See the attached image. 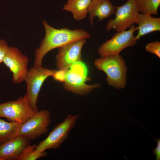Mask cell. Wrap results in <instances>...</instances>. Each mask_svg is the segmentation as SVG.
Segmentation results:
<instances>
[{
	"instance_id": "6da1fadb",
	"label": "cell",
	"mask_w": 160,
	"mask_h": 160,
	"mask_svg": "<svg viewBox=\"0 0 160 160\" xmlns=\"http://www.w3.org/2000/svg\"><path fill=\"white\" fill-rule=\"evenodd\" d=\"M42 23L45 34L39 46L35 50L33 65L35 67H41L43 58L52 49L75 41L86 39L91 36L88 32L82 29L72 30L66 28L56 29L51 26L45 21H43Z\"/></svg>"
},
{
	"instance_id": "7a4b0ae2",
	"label": "cell",
	"mask_w": 160,
	"mask_h": 160,
	"mask_svg": "<svg viewBox=\"0 0 160 160\" xmlns=\"http://www.w3.org/2000/svg\"><path fill=\"white\" fill-rule=\"evenodd\" d=\"M99 70L106 75L108 84L117 89L124 88L127 82V68L125 61L119 55L101 57L94 63Z\"/></svg>"
},
{
	"instance_id": "3957f363",
	"label": "cell",
	"mask_w": 160,
	"mask_h": 160,
	"mask_svg": "<svg viewBox=\"0 0 160 160\" xmlns=\"http://www.w3.org/2000/svg\"><path fill=\"white\" fill-rule=\"evenodd\" d=\"M88 73L87 67L82 61L75 63L65 72L63 81L64 88L76 94L82 95L99 87L101 84L99 83L92 85L86 83L91 80Z\"/></svg>"
},
{
	"instance_id": "277c9868",
	"label": "cell",
	"mask_w": 160,
	"mask_h": 160,
	"mask_svg": "<svg viewBox=\"0 0 160 160\" xmlns=\"http://www.w3.org/2000/svg\"><path fill=\"white\" fill-rule=\"evenodd\" d=\"M79 117L78 115H68L64 121L54 127L46 138L37 145L35 151L42 152L47 149L59 148L68 138Z\"/></svg>"
},
{
	"instance_id": "5b68a950",
	"label": "cell",
	"mask_w": 160,
	"mask_h": 160,
	"mask_svg": "<svg viewBox=\"0 0 160 160\" xmlns=\"http://www.w3.org/2000/svg\"><path fill=\"white\" fill-rule=\"evenodd\" d=\"M56 70L33 66L28 70L24 80L26 84L25 95L33 110L38 111V98L42 86L44 81L52 76Z\"/></svg>"
},
{
	"instance_id": "8992f818",
	"label": "cell",
	"mask_w": 160,
	"mask_h": 160,
	"mask_svg": "<svg viewBox=\"0 0 160 160\" xmlns=\"http://www.w3.org/2000/svg\"><path fill=\"white\" fill-rule=\"evenodd\" d=\"M35 112L25 95L16 100L0 103V118H6L10 122L21 124L33 116Z\"/></svg>"
},
{
	"instance_id": "52a82bcc",
	"label": "cell",
	"mask_w": 160,
	"mask_h": 160,
	"mask_svg": "<svg viewBox=\"0 0 160 160\" xmlns=\"http://www.w3.org/2000/svg\"><path fill=\"white\" fill-rule=\"evenodd\" d=\"M139 13L136 0H127L123 5L116 7L115 17L108 21L106 31L113 28L117 32L126 30L136 23Z\"/></svg>"
},
{
	"instance_id": "ba28073f",
	"label": "cell",
	"mask_w": 160,
	"mask_h": 160,
	"mask_svg": "<svg viewBox=\"0 0 160 160\" xmlns=\"http://www.w3.org/2000/svg\"><path fill=\"white\" fill-rule=\"evenodd\" d=\"M136 31V27L133 24L128 30L117 32L99 47V54L101 57L119 55L125 48L134 45L137 41L134 35Z\"/></svg>"
},
{
	"instance_id": "9c48e42d",
	"label": "cell",
	"mask_w": 160,
	"mask_h": 160,
	"mask_svg": "<svg viewBox=\"0 0 160 160\" xmlns=\"http://www.w3.org/2000/svg\"><path fill=\"white\" fill-rule=\"evenodd\" d=\"M51 121L49 111H38L20 124L18 135H23L31 140H35L47 133Z\"/></svg>"
},
{
	"instance_id": "30bf717a",
	"label": "cell",
	"mask_w": 160,
	"mask_h": 160,
	"mask_svg": "<svg viewBox=\"0 0 160 160\" xmlns=\"http://www.w3.org/2000/svg\"><path fill=\"white\" fill-rule=\"evenodd\" d=\"M28 59L17 48L9 47L3 63L12 73V80L15 84L24 81L28 70Z\"/></svg>"
},
{
	"instance_id": "8fae6325",
	"label": "cell",
	"mask_w": 160,
	"mask_h": 160,
	"mask_svg": "<svg viewBox=\"0 0 160 160\" xmlns=\"http://www.w3.org/2000/svg\"><path fill=\"white\" fill-rule=\"evenodd\" d=\"M86 42V39L78 40L58 48L55 58L59 70H67L75 63L82 61L81 50Z\"/></svg>"
},
{
	"instance_id": "7c38bea8",
	"label": "cell",
	"mask_w": 160,
	"mask_h": 160,
	"mask_svg": "<svg viewBox=\"0 0 160 160\" xmlns=\"http://www.w3.org/2000/svg\"><path fill=\"white\" fill-rule=\"evenodd\" d=\"M30 143L31 140L23 135L12 138L0 144V157L4 160H17Z\"/></svg>"
},
{
	"instance_id": "4fadbf2b",
	"label": "cell",
	"mask_w": 160,
	"mask_h": 160,
	"mask_svg": "<svg viewBox=\"0 0 160 160\" xmlns=\"http://www.w3.org/2000/svg\"><path fill=\"white\" fill-rule=\"evenodd\" d=\"M116 8L110 0H92L88 9L90 23L93 25L95 17H97L99 21L108 18L115 14Z\"/></svg>"
},
{
	"instance_id": "5bb4252c",
	"label": "cell",
	"mask_w": 160,
	"mask_h": 160,
	"mask_svg": "<svg viewBox=\"0 0 160 160\" xmlns=\"http://www.w3.org/2000/svg\"><path fill=\"white\" fill-rule=\"evenodd\" d=\"M138 32L136 39L137 40L143 36L149 33L160 31V18L154 17L151 15L140 13L135 23Z\"/></svg>"
},
{
	"instance_id": "9a60e30c",
	"label": "cell",
	"mask_w": 160,
	"mask_h": 160,
	"mask_svg": "<svg viewBox=\"0 0 160 160\" xmlns=\"http://www.w3.org/2000/svg\"><path fill=\"white\" fill-rule=\"evenodd\" d=\"M91 1L68 0L63 9L71 12L73 18L76 20H81L86 17L88 8Z\"/></svg>"
},
{
	"instance_id": "2e32d148",
	"label": "cell",
	"mask_w": 160,
	"mask_h": 160,
	"mask_svg": "<svg viewBox=\"0 0 160 160\" xmlns=\"http://www.w3.org/2000/svg\"><path fill=\"white\" fill-rule=\"evenodd\" d=\"M20 124L7 122L0 118V144L17 136Z\"/></svg>"
},
{
	"instance_id": "e0dca14e",
	"label": "cell",
	"mask_w": 160,
	"mask_h": 160,
	"mask_svg": "<svg viewBox=\"0 0 160 160\" xmlns=\"http://www.w3.org/2000/svg\"><path fill=\"white\" fill-rule=\"evenodd\" d=\"M139 12L150 15H158L160 0H136Z\"/></svg>"
},
{
	"instance_id": "ac0fdd59",
	"label": "cell",
	"mask_w": 160,
	"mask_h": 160,
	"mask_svg": "<svg viewBox=\"0 0 160 160\" xmlns=\"http://www.w3.org/2000/svg\"><path fill=\"white\" fill-rule=\"evenodd\" d=\"M37 145L34 144L28 145L17 159V160H35L41 157L46 156L47 153L45 152H36L35 149Z\"/></svg>"
},
{
	"instance_id": "d6986e66",
	"label": "cell",
	"mask_w": 160,
	"mask_h": 160,
	"mask_svg": "<svg viewBox=\"0 0 160 160\" xmlns=\"http://www.w3.org/2000/svg\"><path fill=\"white\" fill-rule=\"evenodd\" d=\"M146 51L154 54L160 58V42L155 41L148 43L145 47Z\"/></svg>"
},
{
	"instance_id": "ffe728a7",
	"label": "cell",
	"mask_w": 160,
	"mask_h": 160,
	"mask_svg": "<svg viewBox=\"0 0 160 160\" xmlns=\"http://www.w3.org/2000/svg\"><path fill=\"white\" fill-rule=\"evenodd\" d=\"M7 42L4 39H0V64L3 63L9 48Z\"/></svg>"
},
{
	"instance_id": "44dd1931",
	"label": "cell",
	"mask_w": 160,
	"mask_h": 160,
	"mask_svg": "<svg viewBox=\"0 0 160 160\" xmlns=\"http://www.w3.org/2000/svg\"><path fill=\"white\" fill-rule=\"evenodd\" d=\"M157 142V146L153 149L152 152L154 155H156V160H160V138H159L158 140L154 138Z\"/></svg>"
},
{
	"instance_id": "7402d4cb",
	"label": "cell",
	"mask_w": 160,
	"mask_h": 160,
	"mask_svg": "<svg viewBox=\"0 0 160 160\" xmlns=\"http://www.w3.org/2000/svg\"><path fill=\"white\" fill-rule=\"evenodd\" d=\"M0 160H4L3 159L0 157Z\"/></svg>"
}]
</instances>
